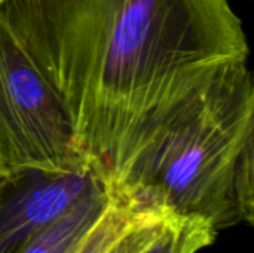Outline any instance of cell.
<instances>
[{
  "mask_svg": "<svg viewBox=\"0 0 254 253\" xmlns=\"http://www.w3.org/2000/svg\"><path fill=\"white\" fill-rule=\"evenodd\" d=\"M0 21L110 189L219 75L249 60L228 0H4Z\"/></svg>",
  "mask_w": 254,
  "mask_h": 253,
  "instance_id": "1",
  "label": "cell"
},
{
  "mask_svg": "<svg viewBox=\"0 0 254 253\" xmlns=\"http://www.w3.org/2000/svg\"><path fill=\"white\" fill-rule=\"evenodd\" d=\"M112 191L143 209L201 219L217 233L252 225L254 85L247 61L219 75Z\"/></svg>",
  "mask_w": 254,
  "mask_h": 253,
  "instance_id": "2",
  "label": "cell"
},
{
  "mask_svg": "<svg viewBox=\"0 0 254 253\" xmlns=\"http://www.w3.org/2000/svg\"><path fill=\"white\" fill-rule=\"evenodd\" d=\"M83 167L57 94L0 21V174Z\"/></svg>",
  "mask_w": 254,
  "mask_h": 253,
  "instance_id": "3",
  "label": "cell"
},
{
  "mask_svg": "<svg viewBox=\"0 0 254 253\" xmlns=\"http://www.w3.org/2000/svg\"><path fill=\"white\" fill-rule=\"evenodd\" d=\"M103 185L107 183L91 167L1 173L0 253H18L42 228Z\"/></svg>",
  "mask_w": 254,
  "mask_h": 253,
  "instance_id": "4",
  "label": "cell"
},
{
  "mask_svg": "<svg viewBox=\"0 0 254 253\" xmlns=\"http://www.w3.org/2000/svg\"><path fill=\"white\" fill-rule=\"evenodd\" d=\"M110 197L112 192L107 185L94 189L33 236L18 253H68L104 213Z\"/></svg>",
  "mask_w": 254,
  "mask_h": 253,
  "instance_id": "5",
  "label": "cell"
},
{
  "mask_svg": "<svg viewBox=\"0 0 254 253\" xmlns=\"http://www.w3.org/2000/svg\"><path fill=\"white\" fill-rule=\"evenodd\" d=\"M110 192V203L104 213L68 253H103L138 218L143 209L132 204L124 195L116 194L112 189Z\"/></svg>",
  "mask_w": 254,
  "mask_h": 253,
  "instance_id": "6",
  "label": "cell"
},
{
  "mask_svg": "<svg viewBox=\"0 0 254 253\" xmlns=\"http://www.w3.org/2000/svg\"><path fill=\"white\" fill-rule=\"evenodd\" d=\"M217 231L196 218L171 215L158 237L140 253H198L216 240Z\"/></svg>",
  "mask_w": 254,
  "mask_h": 253,
  "instance_id": "7",
  "label": "cell"
},
{
  "mask_svg": "<svg viewBox=\"0 0 254 253\" xmlns=\"http://www.w3.org/2000/svg\"><path fill=\"white\" fill-rule=\"evenodd\" d=\"M173 213L143 209L134 224L103 253H140L161 233Z\"/></svg>",
  "mask_w": 254,
  "mask_h": 253,
  "instance_id": "8",
  "label": "cell"
},
{
  "mask_svg": "<svg viewBox=\"0 0 254 253\" xmlns=\"http://www.w3.org/2000/svg\"><path fill=\"white\" fill-rule=\"evenodd\" d=\"M3 1H4V0H0V4H1V3H3Z\"/></svg>",
  "mask_w": 254,
  "mask_h": 253,
  "instance_id": "9",
  "label": "cell"
}]
</instances>
